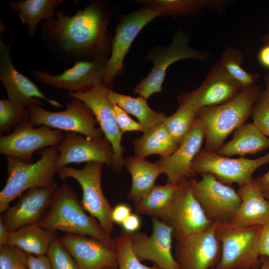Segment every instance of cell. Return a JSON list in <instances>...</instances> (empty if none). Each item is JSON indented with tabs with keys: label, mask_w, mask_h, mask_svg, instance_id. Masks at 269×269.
Segmentation results:
<instances>
[{
	"label": "cell",
	"mask_w": 269,
	"mask_h": 269,
	"mask_svg": "<svg viewBox=\"0 0 269 269\" xmlns=\"http://www.w3.org/2000/svg\"><path fill=\"white\" fill-rule=\"evenodd\" d=\"M56 17L46 20L50 33L66 51L107 56L111 42L108 19L102 8L91 3L72 16L56 11Z\"/></svg>",
	"instance_id": "obj_1"
},
{
	"label": "cell",
	"mask_w": 269,
	"mask_h": 269,
	"mask_svg": "<svg viewBox=\"0 0 269 269\" xmlns=\"http://www.w3.org/2000/svg\"><path fill=\"white\" fill-rule=\"evenodd\" d=\"M37 223L50 231L94 238L116 251L115 238L106 233L95 218L86 213L77 193L67 183L57 186Z\"/></svg>",
	"instance_id": "obj_2"
},
{
	"label": "cell",
	"mask_w": 269,
	"mask_h": 269,
	"mask_svg": "<svg viewBox=\"0 0 269 269\" xmlns=\"http://www.w3.org/2000/svg\"><path fill=\"white\" fill-rule=\"evenodd\" d=\"M262 90L259 85L244 88L230 101L198 111L197 117L205 130V148L217 152L233 131L246 124L260 100Z\"/></svg>",
	"instance_id": "obj_3"
},
{
	"label": "cell",
	"mask_w": 269,
	"mask_h": 269,
	"mask_svg": "<svg viewBox=\"0 0 269 269\" xmlns=\"http://www.w3.org/2000/svg\"><path fill=\"white\" fill-rule=\"evenodd\" d=\"M40 158L27 163L12 156H6L8 178L0 192V212H4L10 203L25 191L32 188L51 186L56 183V161L59 153L56 146L39 150Z\"/></svg>",
	"instance_id": "obj_4"
},
{
	"label": "cell",
	"mask_w": 269,
	"mask_h": 269,
	"mask_svg": "<svg viewBox=\"0 0 269 269\" xmlns=\"http://www.w3.org/2000/svg\"><path fill=\"white\" fill-rule=\"evenodd\" d=\"M262 229L260 226L241 227L229 222H218L216 232L221 245V256L213 269H259Z\"/></svg>",
	"instance_id": "obj_5"
},
{
	"label": "cell",
	"mask_w": 269,
	"mask_h": 269,
	"mask_svg": "<svg viewBox=\"0 0 269 269\" xmlns=\"http://www.w3.org/2000/svg\"><path fill=\"white\" fill-rule=\"evenodd\" d=\"M189 35L182 30L176 32L171 44L166 47H158L150 51L147 58L153 64L148 74L134 87V92L146 99L151 95L160 93L168 67L178 61L191 59L205 61L209 53L191 47Z\"/></svg>",
	"instance_id": "obj_6"
},
{
	"label": "cell",
	"mask_w": 269,
	"mask_h": 269,
	"mask_svg": "<svg viewBox=\"0 0 269 269\" xmlns=\"http://www.w3.org/2000/svg\"><path fill=\"white\" fill-rule=\"evenodd\" d=\"M104 163L90 162L82 169L64 166L57 171L62 180L75 179L82 190L80 200L84 209L98 220L103 230L111 235L114 228L112 218L113 208L105 196L101 186V173Z\"/></svg>",
	"instance_id": "obj_7"
},
{
	"label": "cell",
	"mask_w": 269,
	"mask_h": 269,
	"mask_svg": "<svg viewBox=\"0 0 269 269\" xmlns=\"http://www.w3.org/2000/svg\"><path fill=\"white\" fill-rule=\"evenodd\" d=\"M61 112L45 110L40 105L28 109L29 121L34 126H45L60 131L74 132L94 139L104 136V134L91 110L78 99L73 98L66 104Z\"/></svg>",
	"instance_id": "obj_8"
},
{
	"label": "cell",
	"mask_w": 269,
	"mask_h": 269,
	"mask_svg": "<svg viewBox=\"0 0 269 269\" xmlns=\"http://www.w3.org/2000/svg\"><path fill=\"white\" fill-rule=\"evenodd\" d=\"M269 163V151L256 159L244 157L231 158L217 152L201 149L195 157L191 169L196 175L209 173L229 185L237 183L244 185L253 178L254 172L260 167Z\"/></svg>",
	"instance_id": "obj_9"
},
{
	"label": "cell",
	"mask_w": 269,
	"mask_h": 269,
	"mask_svg": "<svg viewBox=\"0 0 269 269\" xmlns=\"http://www.w3.org/2000/svg\"><path fill=\"white\" fill-rule=\"evenodd\" d=\"M102 81L84 92H69L68 96L79 100L93 112L104 136L113 148L111 165L113 170L121 172L125 166L124 148L121 144L123 134L120 131L114 115L113 103L108 97L109 90Z\"/></svg>",
	"instance_id": "obj_10"
},
{
	"label": "cell",
	"mask_w": 269,
	"mask_h": 269,
	"mask_svg": "<svg viewBox=\"0 0 269 269\" xmlns=\"http://www.w3.org/2000/svg\"><path fill=\"white\" fill-rule=\"evenodd\" d=\"M161 221L172 228V237L177 241L206 230L214 222L206 216L194 197L190 179L177 184L173 201Z\"/></svg>",
	"instance_id": "obj_11"
},
{
	"label": "cell",
	"mask_w": 269,
	"mask_h": 269,
	"mask_svg": "<svg viewBox=\"0 0 269 269\" xmlns=\"http://www.w3.org/2000/svg\"><path fill=\"white\" fill-rule=\"evenodd\" d=\"M159 13L143 5L139 9L123 15L117 26L111 45V55L104 69L102 83L111 90L115 78L122 73L124 59L132 44L141 30Z\"/></svg>",
	"instance_id": "obj_12"
},
{
	"label": "cell",
	"mask_w": 269,
	"mask_h": 269,
	"mask_svg": "<svg viewBox=\"0 0 269 269\" xmlns=\"http://www.w3.org/2000/svg\"><path fill=\"white\" fill-rule=\"evenodd\" d=\"M200 175L199 181L190 180L193 194L205 215L213 222H230L241 202L238 191L211 174Z\"/></svg>",
	"instance_id": "obj_13"
},
{
	"label": "cell",
	"mask_w": 269,
	"mask_h": 269,
	"mask_svg": "<svg viewBox=\"0 0 269 269\" xmlns=\"http://www.w3.org/2000/svg\"><path fill=\"white\" fill-rule=\"evenodd\" d=\"M63 137L61 131L43 125L34 128L28 120L14 128L11 134L0 137V153L32 163L35 151L57 146Z\"/></svg>",
	"instance_id": "obj_14"
},
{
	"label": "cell",
	"mask_w": 269,
	"mask_h": 269,
	"mask_svg": "<svg viewBox=\"0 0 269 269\" xmlns=\"http://www.w3.org/2000/svg\"><path fill=\"white\" fill-rule=\"evenodd\" d=\"M217 224L177 241L174 258L180 269H213L217 265L221 256Z\"/></svg>",
	"instance_id": "obj_15"
},
{
	"label": "cell",
	"mask_w": 269,
	"mask_h": 269,
	"mask_svg": "<svg viewBox=\"0 0 269 269\" xmlns=\"http://www.w3.org/2000/svg\"><path fill=\"white\" fill-rule=\"evenodd\" d=\"M243 89L218 61L198 88L181 94L178 99L187 102L198 111L204 108L224 104L237 96Z\"/></svg>",
	"instance_id": "obj_16"
},
{
	"label": "cell",
	"mask_w": 269,
	"mask_h": 269,
	"mask_svg": "<svg viewBox=\"0 0 269 269\" xmlns=\"http://www.w3.org/2000/svg\"><path fill=\"white\" fill-rule=\"evenodd\" d=\"M151 219L150 236L139 231L130 234L135 255L140 261H151L159 269H180L172 253V228L157 218Z\"/></svg>",
	"instance_id": "obj_17"
},
{
	"label": "cell",
	"mask_w": 269,
	"mask_h": 269,
	"mask_svg": "<svg viewBox=\"0 0 269 269\" xmlns=\"http://www.w3.org/2000/svg\"><path fill=\"white\" fill-rule=\"evenodd\" d=\"M59 155L56 161L57 171L70 163L100 162L111 166L113 148L104 136L90 139L82 134L66 132L61 142L56 146Z\"/></svg>",
	"instance_id": "obj_18"
},
{
	"label": "cell",
	"mask_w": 269,
	"mask_h": 269,
	"mask_svg": "<svg viewBox=\"0 0 269 269\" xmlns=\"http://www.w3.org/2000/svg\"><path fill=\"white\" fill-rule=\"evenodd\" d=\"M10 43L5 45L0 38V79L6 89L7 99L25 109L42 106L38 98L57 108H63L57 101L47 98L34 83L14 68L10 56Z\"/></svg>",
	"instance_id": "obj_19"
},
{
	"label": "cell",
	"mask_w": 269,
	"mask_h": 269,
	"mask_svg": "<svg viewBox=\"0 0 269 269\" xmlns=\"http://www.w3.org/2000/svg\"><path fill=\"white\" fill-rule=\"evenodd\" d=\"M205 137L203 125L197 117L190 131L177 148L168 156L160 157L156 162L162 173L166 175L167 183L177 185L196 175L191 169V164L201 149Z\"/></svg>",
	"instance_id": "obj_20"
},
{
	"label": "cell",
	"mask_w": 269,
	"mask_h": 269,
	"mask_svg": "<svg viewBox=\"0 0 269 269\" xmlns=\"http://www.w3.org/2000/svg\"><path fill=\"white\" fill-rule=\"evenodd\" d=\"M108 59L107 56H100L91 61H78L72 68L65 69L58 75H52L40 70L34 71L32 75L49 86L65 89L69 92H84L102 81Z\"/></svg>",
	"instance_id": "obj_21"
},
{
	"label": "cell",
	"mask_w": 269,
	"mask_h": 269,
	"mask_svg": "<svg viewBox=\"0 0 269 269\" xmlns=\"http://www.w3.org/2000/svg\"><path fill=\"white\" fill-rule=\"evenodd\" d=\"M57 186L55 183L45 187L30 189L21 194L14 205L0 215L7 230L11 233L25 225L37 223L47 210Z\"/></svg>",
	"instance_id": "obj_22"
},
{
	"label": "cell",
	"mask_w": 269,
	"mask_h": 269,
	"mask_svg": "<svg viewBox=\"0 0 269 269\" xmlns=\"http://www.w3.org/2000/svg\"><path fill=\"white\" fill-rule=\"evenodd\" d=\"M59 239L79 269H104L118 265L117 251L98 239L69 233Z\"/></svg>",
	"instance_id": "obj_23"
},
{
	"label": "cell",
	"mask_w": 269,
	"mask_h": 269,
	"mask_svg": "<svg viewBox=\"0 0 269 269\" xmlns=\"http://www.w3.org/2000/svg\"><path fill=\"white\" fill-rule=\"evenodd\" d=\"M241 202L230 223L241 227L263 226L269 223V202L253 179L239 186Z\"/></svg>",
	"instance_id": "obj_24"
},
{
	"label": "cell",
	"mask_w": 269,
	"mask_h": 269,
	"mask_svg": "<svg viewBox=\"0 0 269 269\" xmlns=\"http://www.w3.org/2000/svg\"><path fill=\"white\" fill-rule=\"evenodd\" d=\"M269 148V137L253 123L245 124L235 130L232 138L216 152L223 156L255 154Z\"/></svg>",
	"instance_id": "obj_25"
},
{
	"label": "cell",
	"mask_w": 269,
	"mask_h": 269,
	"mask_svg": "<svg viewBox=\"0 0 269 269\" xmlns=\"http://www.w3.org/2000/svg\"><path fill=\"white\" fill-rule=\"evenodd\" d=\"M125 166L131 175L132 186L127 198L136 203L154 187L156 178L162 173L157 162L134 156L125 158Z\"/></svg>",
	"instance_id": "obj_26"
},
{
	"label": "cell",
	"mask_w": 269,
	"mask_h": 269,
	"mask_svg": "<svg viewBox=\"0 0 269 269\" xmlns=\"http://www.w3.org/2000/svg\"><path fill=\"white\" fill-rule=\"evenodd\" d=\"M136 1L157 12L159 17L195 15L205 9L219 12L228 3L226 0H141Z\"/></svg>",
	"instance_id": "obj_27"
},
{
	"label": "cell",
	"mask_w": 269,
	"mask_h": 269,
	"mask_svg": "<svg viewBox=\"0 0 269 269\" xmlns=\"http://www.w3.org/2000/svg\"><path fill=\"white\" fill-rule=\"evenodd\" d=\"M57 237L56 232L46 229L36 223L10 233L7 244L28 254L40 256L46 255L51 243Z\"/></svg>",
	"instance_id": "obj_28"
},
{
	"label": "cell",
	"mask_w": 269,
	"mask_h": 269,
	"mask_svg": "<svg viewBox=\"0 0 269 269\" xmlns=\"http://www.w3.org/2000/svg\"><path fill=\"white\" fill-rule=\"evenodd\" d=\"M134 156L145 158L148 155L158 154L160 157L172 154L178 145L173 139L164 123L132 141Z\"/></svg>",
	"instance_id": "obj_29"
},
{
	"label": "cell",
	"mask_w": 269,
	"mask_h": 269,
	"mask_svg": "<svg viewBox=\"0 0 269 269\" xmlns=\"http://www.w3.org/2000/svg\"><path fill=\"white\" fill-rule=\"evenodd\" d=\"M108 97L113 103L137 119L143 129V133L163 123L167 117L164 113L155 112L151 109L148 106L146 99L141 96L132 97L110 90Z\"/></svg>",
	"instance_id": "obj_30"
},
{
	"label": "cell",
	"mask_w": 269,
	"mask_h": 269,
	"mask_svg": "<svg viewBox=\"0 0 269 269\" xmlns=\"http://www.w3.org/2000/svg\"><path fill=\"white\" fill-rule=\"evenodd\" d=\"M62 0H12L10 7L18 13L23 24L28 26L29 35L33 37L36 33L39 22L42 19L51 20L54 17V9Z\"/></svg>",
	"instance_id": "obj_31"
},
{
	"label": "cell",
	"mask_w": 269,
	"mask_h": 269,
	"mask_svg": "<svg viewBox=\"0 0 269 269\" xmlns=\"http://www.w3.org/2000/svg\"><path fill=\"white\" fill-rule=\"evenodd\" d=\"M177 188V185L170 183L154 186L147 194L135 203L136 213L161 220L173 201Z\"/></svg>",
	"instance_id": "obj_32"
},
{
	"label": "cell",
	"mask_w": 269,
	"mask_h": 269,
	"mask_svg": "<svg viewBox=\"0 0 269 269\" xmlns=\"http://www.w3.org/2000/svg\"><path fill=\"white\" fill-rule=\"evenodd\" d=\"M179 107L164 124L174 141L179 145L187 135L197 117L198 111L186 102L178 100Z\"/></svg>",
	"instance_id": "obj_33"
},
{
	"label": "cell",
	"mask_w": 269,
	"mask_h": 269,
	"mask_svg": "<svg viewBox=\"0 0 269 269\" xmlns=\"http://www.w3.org/2000/svg\"><path fill=\"white\" fill-rule=\"evenodd\" d=\"M218 61L229 75L243 88L256 84L260 78L259 73L248 72L243 68V54L234 47L227 48Z\"/></svg>",
	"instance_id": "obj_34"
},
{
	"label": "cell",
	"mask_w": 269,
	"mask_h": 269,
	"mask_svg": "<svg viewBox=\"0 0 269 269\" xmlns=\"http://www.w3.org/2000/svg\"><path fill=\"white\" fill-rule=\"evenodd\" d=\"M115 240L118 269H159L155 264L149 267L140 263L133 250L130 234L122 230Z\"/></svg>",
	"instance_id": "obj_35"
},
{
	"label": "cell",
	"mask_w": 269,
	"mask_h": 269,
	"mask_svg": "<svg viewBox=\"0 0 269 269\" xmlns=\"http://www.w3.org/2000/svg\"><path fill=\"white\" fill-rule=\"evenodd\" d=\"M29 120L27 109L18 106L9 99L0 100V132H7Z\"/></svg>",
	"instance_id": "obj_36"
},
{
	"label": "cell",
	"mask_w": 269,
	"mask_h": 269,
	"mask_svg": "<svg viewBox=\"0 0 269 269\" xmlns=\"http://www.w3.org/2000/svg\"><path fill=\"white\" fill-rule=\"evenodd\" d=\"M46 256L52 269H79L76 262L62 244L59 237L52 241Z\"/></svg>",
	"instance_id": "obj_37"
},
{
	"label": "cell",
	"mask_w": 269,
	"mask_h": 269,
	"mask_svg": "<svg viewBox=\"0 0 269 269\" xmlns=\"http://www.w3.org/2000/svg\"><path fill=\"white\" fill-rule=\"evenodd\" d=\"M27 255L17 247L4 245L0 248V269H28Z\"/></svg>",
	"instance_id": "obj_38"
},
{
	"label": "cell",
	"mask_w": 269,
	"mask_h": 269,
	"mask_svg": "<svg viewBox=\"0 0 269 269\" xmlns=\"http://www.w3.org/2000/svg\"><path fill=\"white\" fill-rule=\"evenodd\" d=\"M252 117L253 123L269 137V107L260 99L254 107Z\"/></svg>",
	"instance_id": "obj_39"
},
{
	"label": "cell",
	"mask_w": 269,
	"mask_h": 269,
	"mask_svg": "<svg viewBox=\"0 0 269 269\" xmlns=\"http://www.w3.org/2000/svg\"><path fill=\"white\" fill-rule=\"evenodd\" d=\"M113 111L117 125L123 134L131 131L143 132L141 124L133 120L125 111L116 104H114Z\"/></svg>",
	"instance_id": "obj_40"
},
{
	"label": "cell",
	"mask_w": 269,
	"mask_h": 269,
	"mask_svg": "<svg viewBox=\"0 0 269 269\" xmlns=\"http://www.w3.org/2000/svg\"><path fill=\"white\" fill-rule=\"evenodd\" d=\"M131 214L132 209L128 205L123 203L118 204L113 208V221L114 223L121 225Z\"/></svg>",
	"instance_id": "obj_41"
},
{
	"label": "cell",
	"mask_w": 269,
	"mask_h": 269,
	"mask_svg": "<svg viewBox=\"0 0 269 269\" xmlns=\"http://www.w3.org/2000/svg\"><path fill=\"white\" fill-rule=\"evenodd\" d=\"M27 263L28 269H52L46 255L37 256L28 254Z\"/></svg>",
	"instance_id": "obj_42"
},
{
	"label": "cell",
	"mask_w": 269,
	"mask_h": 269,
	"mask_svg": "<svg viewBox=\"0 0 269 269\" xmlns=\"http://www.w3.org/2000/svg\"><path fill=\"white\" fill-rule=\"evenodd\" d=\"M260 256L269 258V223L262 226L259 243Z\"/></svg>",
	"instance_id": "obj_43"
},
{
	"label": "cell",
	"mask_w": 269,
	"mask_h": 269,
	"mask_svg": "<svg viewBox=\"0 0 269 269\" xmlns=\"http://www.w3.org/2000/svg\"><path fill=\"white\" fill-rule=\"evenodd\" d=\"M141 221L138 215L132 213L121 225L123 230L132 234L138 231Z\"/></svg>",
	"instance_id": "obj_44"
},
{
	"label": "cell",
	"mask_w": 269,
	"mask_h": 269,
	"mask_svg": "<svg viewBox=\"0 0 269 269\" xmlns=\"http://www.w3.org/2000/svg\"><path fill=\"white\" fill-rule=\"evenodd\" d=\"M258 60L262 66L269 69V43L264 44L258 52Z\"/></svg>",
	"instance_id": "obj_45"
},
{
	"label": "cell",
	"mask_w": 269,
	"mask_h": 269,
	"mask_svg": "<svg viewBox=\"0 0 269 269\" xmlns=\"http://www.w3.org/2000/svg\"><path fill=\"white\" fill-rule=\"evenodd\" d=\"M254 180L257 186L262 192L268 189L269 188V170Z\"/></svg>",
	"instance_id": "obj_46"
},
{
	"label": "cell",
	"mask_w": 269,
	"mask_h": 269,
	"mask_svg": "<svg viewBox=\"0 0 269 269\" xmlns=\"http://www.w3.org/2000/svg\"><path fill=\"white\" fill-rule=\"evenodd\" d=\"M9 233L0 217V248L7 244Z\"/></svg>",
	"instance_id": "obj_47"
},
{
	"label": "cell",
	"mask_w": 269,
	"mask_h": 269,
	"mask_svg": "<svg viewBox=\"0 0 269 269\" xmlns=\"http://www.w3.org/2000/svg\"><path fill=\"white\" fill-rule=\"evenodd\" d=\"M265 89L262 90L260 99L269 107V74L264 76Z\"/></svg>",
	"instance_id": "obj_48"
},
{
	"label": "cell",
	"mask_w": 269,
	"mask_h": 269,
	"mask_svg": "<svg viewBox=\"0 0 269 269\" xmlns=\"http://www.w3.org/2000/svg\"><path fill=\"white\" fill-rule=\"evenodd\" d=\"M261 258L262 265L258 269H269V258L264 256H261Z\"/></svg>",
	"instance_id": "obj_49"
},
{
	"label": "cell",
	"mask_w": 269,
	"mask_h": 269,
	"mask_svg": "<svg viewBox=\"0 0 269 269\" xmlns=\"http://www.w3.org/2000/svg\"><path fill=\"white\" fill-rule=\"evenodd\" d=\"M262 41L263 44L269 43V30L268 33L262 38Z\"/></svg>",
	"instance_id": "obj_50"
},
{
	"label": "cell",
	"mask_w": 269,
	"mask_h": 269,
	"mask_svg": "<svg viewBox=\"0 0 269 269\" xmlns=\"http://www.w3.org/2000/svg\"><path fill=\"white\" fill-rule=\"evenodd\" d=\"M263 194L265 197L268 200L269 202V188L265 191H263Z\"/></svg>",
	"instance_id": "obj_51"
},
{
	"label": "cell",
	"mask_w": 269,
	"mask_h": 269,
	"mask_svg": "<svg viewBox=\"0 0 269 269\" xmlns=\"http://www.w3.org/2000/svg\"><path fill=\"white\" fill-rule=\"evenodd\" d=\"M104 269H118V265L106 267Z\"/></svg>",
	"instance_id": "obj_52"
}]
</instances>
